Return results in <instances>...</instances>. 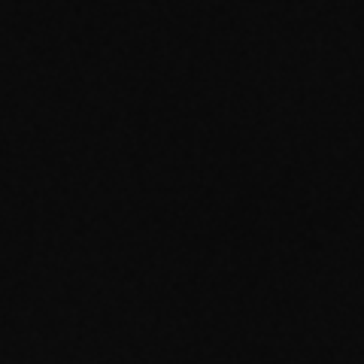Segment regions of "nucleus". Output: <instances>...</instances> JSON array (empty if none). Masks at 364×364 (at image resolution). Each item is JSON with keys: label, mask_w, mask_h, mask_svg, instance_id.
I'll use <instances>...</instances> for the list:
<instances>
[]
</instances>
